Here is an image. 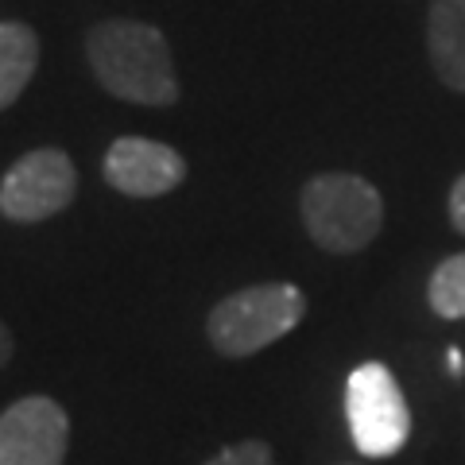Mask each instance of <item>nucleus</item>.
<instances>
[{
	"mask_svg": "<svg viewBox=\"0 0 465 465\" xmlns=\"http://www.w3.org/2000/svg\"><path fill=\"white\" fill-rule=\"evenodd\" d=\"M450 225H454L465 237V174L450 186Z\"/></svg>",
	"mask_w": 465,
	"mask_h": 465,
	"instance_id": "obj_12",
	"label": "nucleus"
},
{
	"mask_svg": "<svg viewBox=\"0 0 465 465\" xmlns=\"http://www.w3.org/2000/svg\"><path fill=\"white\" fill-rule=\"evenodd\" d=\"M345 419L353 446L365 458H391L400 454L411 434V411H407L403 388L396 384L388 365L365 361L345 381Z\"/></svg>",
	"mask_w": 465,
	"mask_h": 465,
	"instance_id": "obj_4",
	"label": "nucleus"
},
{
	"mask_svg": "<svg viewBox=\"0 0 465 465\" xmlns=\"http://www.w3.org/2000/svg\"><path fill=\"white\" fill-rule=\"evenodd\" d=\"M427 302H430L434 314L446 318V322H458V318H465V252L446 256L442 264L430 272Z\"/></svg>",
	"mask_w": 465,
	"mask_h": 465,
	"instance_id": "obj_10",
	"label": "nucleus"
},
{
	"mask_svg": "<svg viewBox=\"0 0 465 465\" xmlns=\"http://www.w3.org/2000/svg\"><path fill=\"white\" fill-rule=\"evenodd\" d=\"M206 465H275V454L264 439H244V442L217 450Z\"/></svg>",
	"mask_w": 465,
	"mask_h": 465,
	"instance_id": "obj_11",
	"label": "nucleus"
},
{
	"mask_svg": "<svg viewBox=\"0 0 465 465\" xmlns=\"http://www.w3.org/2000/svg\"><path fill=\"white\" fill-rule=\"evenodd\" d=\"M70 419L51 396H24L0 411V465H63Z\"/></svg>",
	"mask_w": 465,
	"mask_h": 465,
	"instance_id": "obj_6",
	"label": "nucleus"
},
{
	"mask_svg": "<svg viewBox=\"0 0 465 465\" xmlns=\"http://www.w3.org/2000/svg\"><path fill=\"white\" fill-rule=\"evenodd\" d=\"M299 213L311 241L326 252H361L381 237L384 225V198L361 174L326 171L307 179L299 194Z\"/></svg>",
	"mask_w": 465,
	"mask_h": 465,
	"instance_id": "obj_2",
	"label": "nucleus"
},
{
	"mask_svg": "<svg viewBox=\"0 0 465 465\" xmlns=\"http://www.w3.org/2000/svg\"><path fill=\"white\" fill-rule=\"evenodd\" d=\"M186 179V159L159 140L121 136L105 152V183L128 198H159L171 194Z\"/></svg>",
	"mask_w": 465,
	"mask_h": 465,
	"instance_id": "obj_7",
	"label": "nucleus"
},
{
	"mask_svg": "<svg viewBox=\"0 0 465 465\" xmlns=\"http://www.w3.org/2000/svg\"><path fill=\"white\" fill-rule=\"evenodd\" d=\"M427 51L446 90L465 94V0H430Z\"/></svg>",
	"mask_w": 465,
	"mask_h": 465,
	"instance_id": "obj_8",
	"label": "nucleus"
},
{
	"mask_svg": "<svg viewBox=\"0 0 465 465\" xmlns=\"http://www.w3.org/2000/svg\"><path fill=\"white\" fill-rule=\"evenodd\" d=\"M12 353H16V341H12V330L0 322V369H5L8 361H12Z\"/></svg>",
	"mask_w": 465,
	"mask_h": 465,
	"instance_id": "obj_13",
	"label": "nucleus"
},
{
	"mask_svg": "<svg viewBox=\"0 0 465 465\" xmlns=\"http://www.w3.org/2000/svg\"><path fill=\"white\" fill-rule=\"evenodd\" d=\"M307 318V295L295 283H252L225 295L206 318V338L222 357H252L287 338Z\"/></svg>",
	"mask_w": 465,
	"mask_h": 465,
	"instance_id": "obj_3",
	"label": "nucleus"
},
{
	"mask_svg": "<svg viewBox=\"0 0 465 465\" xmlns=\"http://www.w3.org/2000/svg\"><path fill=\"white\" fill-rule=\"evenodd\" d=\"M94 78L113 97L133 105H174L179 101V78L163 32L140 20H105L85 39Z\"/></svg>",
	"mask_w": 465,
	"mask_h": 465,
	"instance_id": "obj_1",
	"label": "nucleus"
},
{
	"mask_svg": "<svg viewBox=\"0 0 465 465\" xmlns=\"http://www.w3.org/2000/svg\"><path fill=\"white\" fill-rule=\"evenodd\" d=\"M450 369L461 372V353H458V349H450Z\"/></svg>",
	"mask_w": 465,
	"mask_h": 465,
	"instance_id": "obj_14",
	"label": "nucleus"
},
{
	"mask_svg": "<svg viewBox=\"0 0 465 465\" xmlns=\"http://www.w3.org/2000/svg\"><path fill=\"white\" fill-rule=\"evenodd\" d=\"M39 66V35L27 24H0V109L16 101Z\"/></svg>",
	"mask_w": 465,
	"mask_h": 465,
	"instance_id": "obj_9",
	"label": "nucleus"
},
{
	"mask_svg": "<svg viewBox=\"0 0 465 465\" xmlns=\"http://www.w3.org/2000/svg\"><path fill=\"white\" fill-rule=\"evenodd\" d=\"M78 194V171L63 148H35L20 155L0 179V213L8 222L35 225L63 213Z\"/></svg>",
	"mask_w": 465,
	"mask_h": 465,
	"instance_id": "obj_5",
	"label": "nucleus"
}]
</instances>
